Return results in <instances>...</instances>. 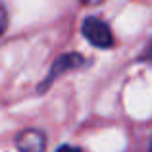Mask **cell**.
Segmentation results:
<instances>
[{
    "mask_svg": "<svg viewBox=\"0 0 152 152\" xmlns=\"http://www.w3.org/2000/svg\"><path fill=\"white\" fill-rule=\"evenodd\" d=\"M81 31L87 41L96 48H110L114 45V35H112L110 27L98 18H85Z\"/></svg>",
    "mask_w": 152,
    "mask_h": 152,
    "instance_id": "6da1fadb",
    "label": "cell"
},
{
    "mask_svg": "<svg viewBox=\"0 0 152 152\" xmlns=\"http://www.w3.org/2000/svg\"><path fill=\"white\" fill-rule=\"evenodd\" d=\"M15 146L19 148V152H45L46 137L39 129H27V131H21L18 135Z\"/></svg>",
    "mask_w": 152,
    "mask_h": 152,
    "instance_id": "7a4b0ae2",
    "label": "cell"
},
{
    "mask_svg": "<svg viewBox=\"0 0 152 152\" xmlns=\"http://www.w3.org/2000/svg\"><path fill=\"white\" fill-rule=\"evenodd\" d=\"M81 66H85V58H83L81 54H64V56H60V58L54 62V66H52L48 79L45 81V87L48 85L52 79H56L58 75H62L64 71L77 69V67H81Z\"/></svg>",
    "mask_w": 152,
    "mask_h": 152,
    "instance_id": "3957f363",
    "label": "cell"
},
{
    "mask_svg": "<svg viewBox=\"0 0 152 152\" xmlns=\"http://www.w3.org/2000/svg\"><path fill=\"white\" fill-rule=\"evenodd\" d=\"M6 27H8V14H6V10L0 6V35L6 31Z\"/></svg>",
    "mask_w": 152,
    "mask_h": 152,
    "instance_id": "277c9868",
    "label": "cell"
},
{
    "mask_svg": "<svg viewBox=\"0 0 152 152\" xmlns=\"http://www.w3.org/2000/svg\"><path fill=\"white\" fill-rule=\"evenodd\" d=\"M56 152H81V150H79V148H75V146H62V148H58V150H56Z\"/></svg>",
    "mask_w": 152,
    "mask_h": 152,
    "instance_id": "5b68a950",
    "label": "cell"
},
{
    "mask_svg": "<svg viewBox=\"0 0 152 152\" xmlns=\"http://www.w3.org/2000/svg\"><path fill=\"white\" fill-rule=\"evenodd\" d=\"M85 6H96V4H100V2H104V0H81Z\"/></svg>",
    "mask_w": 152,
    "mask_h": 152,
    "instance_id": "8992f818",
    "label": "cell"
},
{
    "mask_svg": "<svg viewBox=\"0 0 152 152\" xmlns=\"http://www.w3.org/2000/svg\"><path fill=\"white\" fill-rule=\"evenodd\" d=\"M145 58H146V60H150V62H152V42L148 45V48H146V52H145Z\"/></svg>",
    "mask_w": 152,
    "mask_h": 152,
    "instance_id": "52a82bcc",
    "label": "cell"
}]
</instances>
